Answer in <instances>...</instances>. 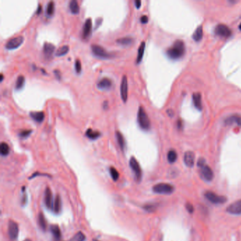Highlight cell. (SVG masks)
Returning <instances> with one entry per match:
<instances>
[{
  "instance_id": "cell-1",
  "label": "cell",
  "mask_w": 241,
  "mask_h": 241,
  "mask_svg": "<svg viewBox=\"0 0 241 241\" xmlns=\"http://www.w3.org/2000/svg\"><path fill=\"white\" fill-rule=\"evenodd\" d=\"M185 43L181 40H175L173 45L167 50L168 56L171 59H176L185 54Z\"/></svg>"
},
{
  "instance_id": "cell-2",
  "label": "cell",
  "mask_w": 241,
  "mask_h": 241,
  "mask_svg": "<svg viewBox=\"0 0 241 241\" xmlns=\"http://www.w3.org/2000/svg\"><path fill=\"white\" fill-rule=\"evenodd\" d=\"M137 122L139 127L144 130H149L151 127V122L148 115L146 114L145 110L142 106H140L137 114Z\"/></svg>"
},
{
  "instance_id": "cell-3",
  "label": "cell",
  "mask_w": 241,
  "mask_h": 241,
  "mask_svg": "<svg viewBox=\"0 0 241 241\" xmlns=\"http://www.w3.org/2000/svg\"><path fill=\"white\" fill-rule=\"evenodd\" d=\"M155 193L161 194H170L174 191V187L168 183H158L153 187Z\"/></svg>"
},
{
  "instance_id": "cell-4",
  "label": "cell",
  "mask_w": 241,
  "mask_h": 241,
  "mask_svg": "<svg viewBox=\"0 0 241 241\" xmlns=\"http://www.w3.org/2000/svg\"><path fill=\"white\" fill-rule=\"evenodd\" d=\"M205 197L209 200V202L211 203L215 204H224L227 202V198L224 196H221V195H218L210 191L206 192L205 194Z\"/></svg>"
},
{
  "instance_id": "cell-5",
  "label": "cell",
  "mask_w": 241,
  "mask_h": 241,
  "mask_svg": "<svg viewBox=\"0 0 241 241\" xmlns=\"http://www.w3.org/2000/svg\"><path fill=\"white\" fill-rule=\"evenodd\" d=\"M91 50H92L93 54L96 57H101V58H109L112 57L110 53L108 52L103 47L98 45L93 44L91 45Z\"/></svg>"
},
{
  "instance_id": "cell-6",
  "label": "cell",
  "mask_w": 241,
  "mask_h": 241,
  "mask_svg": "<svg viewBox=\"0 0 241 241\" xmlns=\"http://www.w3.org/2000/svg\"><path fill=\"white\" fill-rule=\"evenodd\" d=\"M24 40V38L22 35H18L10 38L8 41L6 43L5 47L8 50H14L22 44Z\"/></svg>"
},
{
  "instance_id": "cell-7",
  "label": "cell",
  "mask_w": 241,
  "mask_h": 241,
  "mask_svg": "<svg viewBox=\"0 0 241 241\" xmlns=\"http://www.w3.org/2000/svg\"><path fill=\"white\" fill-rule=\"evenodd\" d=\"M129 166L131 167L132 170H133V172L135 175V178L136 179L138 180V181H140L142 177V173H141V169L140 167V165L138 163L137 159L134 157H132L129 160Z\"/></svg>"
},
{
  "instance_id": "cell-8",
  "label": "cell",
  "mask_w": 241,
  "mask_h": 241,
  "mask_svg": "<svg viewBox=\"0 0 241 241\" xmlns=\"http://www.w3.org/2000/svg\"><path fill=\"white\" fill-rule=\"evenodd\" d=\"M19 233V228L18 223L14 221H10L9 222L8 234L9 238L12 240H15L18 238Z\"/></svg>"
},
{
  "instance_id": "cell-9",
  "label": "cell",
  "mask_w": 241,
  "mask_h": 241,
  "mask_svg": "<svg viewBox=\"0 0 241 241\" xmlns=\"http://www.w3.org/2000/svg\"><path fill=\"white\" fill-rule=\"evenodd\" d=\"M214 32L217 35L223 38H228L231 35V31L229 28L224 24H219L216 26Z\"/></svg>"
},
{
  "instance_id": "cell-10",
  "label": "cell",
  "mask_w": 241,
  "mask_h": 241,
  "mask_svg": "<svg viewBox=\"0 0 241 241\" xmlns=\"http://www.w3.org/2000/svg\"><path fill=\"white\" fill-rule=\"evenodd\" d=\"M228 213L234 214V215H240L241 214V199L233 202L226 209Z\"/></svg>"
},
{
  "instance_id": "cell-11",
  "label": "cell",
  "mask_w": 241,
  "mask_h": 241,
  "mask_svg": "<svg viewBox=\"0 0 241 241\" xmlns=\"http://www.w3.org/2000/svg\"><path fill=\"white\" fill-rule=\"evenodd\" d=\"M128 86H127V76L124 75L122 78L121 85H120V95H121L122 100L125 103L127 100V92H128Z\"/></svg>"
},
{
  "instance_id": "cell-12",
  "label": "cell",
  "mask_w": 241,
  "mask_h": 241,
  "mask_svg": "<svg viewBox=\"0 0 241 241\" xmlns=\"http://www.w3.org/2000/svg\"><path fill=\"white\" fill-rule=\"evenodd\" d=\"M201 175L202 177L207 182H210L213 180L214 178V173L210 167L206 165H204L201 167Z\"/></svg>"
},
{
  "instance_id": "cell-13",
  "label": "cell",
  "mask_w": 241,
  "mask_h": 241,
  "mask_svg": "<svg viewBox=\"0 0 241 241\" xmlns=\"http://www.w3.org/2000/svg\"><path fill=\"white\" fill-rule=\"evenodd\" d=\"M91 31H92V20L91 18H88L85 21L83 26L82 37L84 39H86L90 35Z\"/></svg>"
},
{
  "instance_id": "cell-14",
  "label": "cell",
  "mask_w": 241,
  "mask_h": 241,
  "mask_svg": "<svg viewBox=\"0 0 241 241\" xmlns=\"http://www.w3.org/2000/svg\"><path fill=\"white\" fill-rule=\"evenodd\" d=\"M194 153L192 151H186L184 154V157H183L185 164L189 168L193 167L194 165Z\"/></svg>"
},
{
  "instance_id": "cell-15",
  "label": "cell",
  "mask_w": 241,
  "mask_h": 241,
  "mask_svg": "<svg viewBox=\"0 0 241 241\" xmlns=\"http://www.w3.org/2000/svg\"><path fill=\"white\" fill-rule=\"evenodd\" d=\"M45 204L48 209H53L54 202L52 199V193L51 190L49 187H47L45 192Z\"/></svg>"
},
{
  "instance_id": "cell-16",
  "label": "cell",
  "mask_w": 241,
  "mask_h": 241,
  "mask_svg": "<svg viewBox=\"0 0 241 241\" xmlns=\"http://www.w3.org/2000/svg\"><path fill=\"white\" fill-rule=\"evenodd\" d=\"M55 50V45L50 43L45 42L43 45V53L45 57L47 59H50L52 56L53 52Z\"/></svg>"
},
{
  "instance_id": "cell-17",
  "label": "cell",
  "mask_w": 241,
  "mask_h": 241,
  "mask_svg": "<svg viewBox=\"0 0 241 241\" xmlns=\"http://www.w3.org/2000/svg\"><path fill=\"white\" fill-rule=\"evenodd\" d=\"M112 85V81L108 78H103L98 81L97 84V87L100 90H108L111 88Z\"/></svg>"
},
{
  "instance_id": "cell-18",
  "label": "cell",
  "mask_w": 241,
  "mask_h": 241,
  "mask_svg": "<svg viewBox=\"0 0 241 241\" xmlns=\"http://www.w3.org/2000/svg\"><path fill=\"white\" fill-rule=\"evenodd\" d=\"M192 100H193L194 105L195 108L199 110L202 109V95L199 93H194L192 96Z\"/></svg>"
},
{
  "instance_id": "cell-19",
  "label": "cell",
  "mask_w": 241,
  "mask_h": 241,
  "mask_svg": "<svg viewBox=\"0 0 241 241\" xmlns=\"http://www.w3.org/2000/svg\"><path fill=\"white\" fill-rule=\"evenodd\" d=\"M30 116L33 120H35V122L40 123L43 121L45 118V114L44 112L42 111H38V112H30Z\"/></svg>"
},
{
  "instance_id": "cell-20",
  "label": "cell",
  "mask_w": 241,
  "mask_h": 241,
  "mask_svg": "<svg viewBox=\"0 0 241 241\" xmlns=\"http://www.w3.org/2000/svg\"><path fill=\"white\" fill-rule=\"evenodd\" d=\"M116 42L120 45H125V46H129V45H131L133 43L134 39L132 37H129V36H126V37L118 38Z\"/></svg>"
},
{
  "instance_id": "cell-21",
  "label": "cell",
  "mask_w": 241,
  "mask_h": 241,
  "mask_svg": "<svg viewBox=\"0 0 241 241\" xmlns=\"http://www.w3.org/2000/svg\"><path fill=\"white\" fill-rule=\"evenodd\" d=\"M233 123H236L241 126V117L238 115H232L225 120V124L227 125H231Z\"/></svg>"
},
{
  "instance_id": "cell-22",
  "label": "cell",
  "mask_w": 241,
  "mask_h": 241,
  "mask_svg": "<svg viewBox=\"0 0 241 241\" xmlns=\"http://www.w3.org/2000/svg\"><path fill=\"white\" fill-rule=\"evenodd\" d=\"M38 223L39 227L41 228L43 231H46L47 228V223L46 220H45L44 214L42 212H40L38 216Z\"/></svg>"
},
{
  "instance_id": "cell-23",
  "label": "cell",
  "mask_w": 241,
  "mask_h": 241,
  "mask_svg": "<svg viewBox=\"0 0 241 241\" xmlns=\"http://www.w3.org/2000/svg\"><path fill=\"white\" fill-rule=\"evenodd\" d=\"M62 209V202L59 195H57L54 200V204H53V210L55 213L59 214L61 211Z\"/></svg>"
},
{
  "instance_id": "cell-24",
  "label": "cell",
  "mask_w": 241,
  "mask_h": 241,
  "mask_svg": "<svg viewBox=\"0 0 241 241\" xmlns=\"http://www.w3.org/2000/svg\"><path fill=\"white\" fill-rule=\"evenodd\" d=\"M50 231L53 235V237L56 240H59L61 238V231L57 225H52L50 227Z\"/></svg>"
},
{
  "instance_id": "cell-25",
  "label": "cell",
  "mask_w": 241,
  "mask_h": 241,
  "mask_svg": "<svg viewBox=\"0 0 241 241\" xmlns=\"http://www.w3.org/2000/svg\"><path fill=\"white\" fill-rule=\"evenodd\" d=\"M202 37H203V28H202V26H199L194 32L193 35H192V38L195 41L198 42L202 40Z\"/></svg>"
},
{
  "instance_id": "cell-26",
  "label": "cell",
  "mask_w": 241,
  "mask_h": 241,
  "mask_svg": "<svg viewBox=\"0 0 241 241\" xmlns=\"http://www.w3.org/2000/svg\"><path fill=\"white\" fill-rule=\"evenodd\" d=\"M144 50H145V42H141L140 45H139V47L138 49V54H137V63L139 64L140 63V62L142 60V58H143L144 56Z\"/></svg>"
},
{
  "instance_id": "cell-27",
  "label": "cell",
  "mask_w": 241,
  "mask_h": 241,
  "mask_svg": "<svg viewBox=\"0 0 241 241\" xmlns=\"http://www.w3.org/2000/svg\"><path fill=\"white\" fill-rule=\"evenodd\" d=\"M115 136H116L117 143H118V144H119L120 149H121L123 151L125 147V139L123 137V135H122V133L120 132L116 131V132H115Z\"/></svg>"
},
{
  "instance_id": "cell-28",
  "label": "cell",
  "mask_w": 241,
  "mask_h": 241,
  "mask_svg": "<svg viewBox=\"0 0 241 241\" xmlns=\"http://www.w3.org/2000/svg\"><path fill=\"white\" fill-rule=\"evenodd\" d=\"M69 45H62V46L59 47L58 49L56 50V52H55V55L57 57L63 56V55H66L67 53L69 52Z\"/></svg>"
},
{
  "instance_id": "cell-29",
  "label": "cell",
  "mask_w": 241,
  "mask_h": 241,
  "mask_svg": "<svg viewBox=\"0 0 241 241\" xmlns=\"http://www.w3.org/2000/svg\"><path fill=\"white\" fill-rule=\"evenodd\" d=\"M69 9L72 14H78L79 12V6L76 0H71L69 4Z\"/></svg>"
},
{
  "instance_id": "cell-30",
  "label": "cell",
  "mask_w": 241,
  "mask_h": 241,
  "mask_svg": "<svg viewBox=\"0 0 241 241\" xmlns=\"http://www.w3.org/2000/svg\"><path fill=\"white\" fill-rule=\"evenodd\" d=\"M86 135L91 139H96L100 136V133L98 131H93L92 129H88L86 132Z\"/></svg>"
},
{
  "instance_id": "cell-31",
  "label": "cell",
  "mask_w": 241,
  "mask_h": 241,
  "mask_svg": "<svg viewBox=\"0 0 241 241\" xmlns=\"http://www.w3.org/2000/svg\"><path fill=\"white\" fill-rule=\"evenodd\" d=\"M9 146L8 144L5 142H2L1 144H0V153H1V155L3 156H7L9 153Z\"/></svg>"
},
{
  "instance_id": "cell-32",
  "label": "cell",
  "mask_w": 241,
  "mask_h": 241,
  "mask_svg": "<svg viewBox=\"0 0 241 241\" xmlns=\"http://www.w3.org/2000/svg\"><path fill=\"white\" fill-rule=\"evenodd\" d=\"M24 84H25V78H24V76L22 75L18 76L16 81L15 88L16 90H20V89L23 87Z\"/></svg>"
},
{
  "instance_id": "cell-33",
  "label": "cell",
  "mask_w": 241,
  "mask_h": 241,
  "mask_svg": "<svg viewBox=\"0 0 241 241\" xmlns=\"http://www.w3.org/2000/svg\"><path fill=\"white\" fill-rule=\"evenodd\" d=\"M167 158H168V161L169 163H174L178 158V154L176 153V151H174V150H170V151H168V155H167Z\"/></svg>"
},
{
  "instance_id": "cell-34",
  "label": "cell",
  "mask_w": 241,
  "mask_h": 241,
  "mask_svg": "<svg viewBox=\"0 0 241 241\" xmlns=\"http://www.w3.org/2000/svg\"><path fill=\"white\" fill-rule=\"evenodd\" d=\"M55 11V3L54 2H48L47 8H46V14L48 16H51L53 15Z\"/></svg>"
},
{
  "instance_id": "cell-35",
  "label": "cell",
  "mask_w": 241,
  "mask_h": 241,
  "mask_svg": "<svg viewBox=\"0 0 241 241\" xmlns=\"http://www.w3.org/2000/svg\"><path fill=\"white\" fill-rule=\"evenodd\" d=\"M85 239H86L85 235H84L82 232H78L69 241H84Z\"/></svg>"
},
{
  "instance_id": "cell-36",
  "label": "cell",
  "mask_w": 241,
  "mask_h": 241,
  "mask_svg": "<svg viewBox=\"0 0 241 241\" xmlns=\"http://www.w3.org/2000/svg\"><path fill=\"white\" fill-rule=\"evenodd\" d=\"M110 175H111V177H112V179L114 180V181H117V180H118V178H119V176H120L118 171L115 169L114 167H110Z\"/></svg>"
},
{
  "instance_id": "cell-37",
  "label": "cell",
  "mask_w": 241,
  "mask_h": 241,
  "mask_svg": "<svg viewBox=\"0 0 241 241\" xmlns=\"http://www.w3.org/2000/svg\"><path fill=\"white\" fill-rule=\"evenodd\" d=\"M32 129H24V130H21V131L18 133L19 137H27L30 135V134L32 133Z\"/></svg>"
},
{
  "instance_id": "cell-38",
  "label": "cell",
  "mask_w": 241,
  "mask_h": 241,
  "mask_svg": "<svg viewBox=\"0 0 241 241\" xmlns=\"http://www.w3.org/2000/svg\"><path fill=\"white\" fill-rule=\"evenodd\" d=\"M156 204H146V205H145V206H144V209H145L146 211H149V212L153 211L156 209Z\"/></svg>"
},
{
  "instance_id": "cell-39",
  "label": "cell",
  "mask_w": 241,
  "mask_h": 241,
  "mask_svg": "<svg viewBox=\"0 0 241 241\" xmlns=\"http://www.w3.org/2000/svg\"><path fill=\"white\" fill-rule=\"evenodd\" d=\"M75 70L77 74H80L81 71V63L80 59H77L75 61Z\"/></svg>"
},
{
  "instance_id": "cell-40",
  "label": "cell",
  "mask_w": 241,
  "mask_h": 241,
  "mask_svg": "<svg viewBox=\"0 0 241 241\" xmlns=\"http://www.w3.org/2000/svg\"><path fill=\"white\" fill-rule=\"evenodd\" d=\"M186 209H187V210L188 211L189 213H193V211H194V207H193V206L191 204L187 203V204H186Z\"/></svg>"
},
{
  "instance_id": "cell-41",
  "label": "cell",
  "mask_w": 241,
  "mask_h": 241,
  "mask_svg": "<svg viewBox=\"0 0 241 241\" xmlns=\"http://www.w3.org/2000/svg\"><path fill=\"white\" fill-rule=\"evenodd\" d=\"M140 21L142 23H146L147 22H148L149 21V18H148V16H147L146 15H143L141 16V18H140Z\"/></svg>"
},
{
  "instance_id": "cell-42",
  "label": "cell",
  "mask_w": 241,
  "mask_h": 241,
  "mask_svg": "<svg viewBox=\"0 0 241 241\" xmlns=\"http://www.w3.org/2000/svg\"><path fill=\"white\" fill-rule=\"evenodd\" d=\"M197 165H198V166H199L200 168L202 167V166L205 165V161H204V159H203V158H200L199 160L198 161V163H197Z\"/></svg>"
},
{
  "instance_id": "cell-43",
  "label": "cell",
  "mask_w": 241,
  "mask_h": 241,
  "mask_svg": "<svg viewBox=\"0 0 241 241\" xmlns=\"http://www.w3.org/2000/svg\"><path fill=\"white\" fill-rule=\"evenodd\" d=\"M134 4H135V6L137 7V8L139 9L141 6V2L140 1V0H135V1H134Z\"/></svg>"
},
{
  "instance_id": "cell-44",
  "label": "cell",
  "mask_w": 241,
  "mask_h": 241,
  "mask_svg": "<svg viewBox=\"0 0 241 241\" xmlns=\"http://www.w3.org/2000/svg\"><path fill=\"white\" fill-rule=\"evenodd\" d=\"M54 73H55V75L57 76V79H61V75H60V72L58 70H55Z\"/></svg>"
},
{
  "instance_id": "cell-45",
  "label": "cell",
  "mask_w": 241,
  "mask_h": 241,
  "mask_svg": "<svg viewBox=\"0 0 241 241\" xmlns=\"http://www.w3.org/2000/svg\"><path fill=\"white\" fill-rule=\"evenodd\" d=\"M41 9H42V6H41V5H40V4H39V5H38V10H37V14H40V12H41Z\"/></svg>"
},
{
  "instance_id": "cell-46",
  "label": "cell",
  "mask_w": 241,
  "mask_h": 241,
  "mask_svg": "<svg viewBox=\"0 0 241 241\" xmlns=\"http://www.w3.org/2000/svg\"><path fill=\"white\" fill-rule=\"evenodd\" d=\"M108 103L107 101H105V102L103 103V108H104L105 109V108H107L106 107H107V105H108Z\"/></svg>"
},
{
  "instance_id": "cell-47",
  "label": "cell",
  "mask_w": 241,
  "mask_h": 241,
  "mask_svg": "<svg viewBox=\"0 0 241 241\" xmlns=\"http://www.w3.org/2000/svg\"><path fill=\"white\" fill-rule=\"evenodd\" d=\"M0 75H1V81H2V80H3V74H0Z\"/></svg>"
},
{
  "instance_id": "cell-48",
  "label": "cell",
  "mask_w": 241,
  "mask_h": 241,
  "mask_svg": "<svg viewBox=\"0 0 241 241\" xmlns=\"http://www.w3.org/2000/svg\"><path fill=\"white\" fill-rule=\"evenodd\" d=\"M24 241H31V240H30V239H26Z\"/></svg>"
},
{
  "instance_id": "cell-49",
  "label": "cell",
  "mask_w": 241,
  "mask_h": 241,
  "mask_svg": "<svg viewBox=\"0 0 241 241\" xmlns=\"http://www.w3.org/2000/svg\"><path fill=\"white\" fill-rule=\"evenodd\" d=\"M239 29L241 30V23L240 24V26H239Z\"/></svg>"
},
{
  "instance_id": "cell-50",
  "label": "cell",
  "mask_w": 241,
  "mask_h": 241,
  "mask_svg": "<svg viewBox=\"0 0 241 241\" xmlns=\"http://www.w3.org/2000/svg\"><path fill=\"white\" fill-rule=\"evenodd\" d=\"M93 241H98V240H96V239H94V240H93Z\"/></svg>"
}]
</instances>
